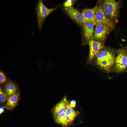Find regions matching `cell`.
Segmentation results:
<instances>
[{"instance_id":"8fae6325","label":"cell","mask_w":127,"mask_h":127,"mask_svg":"<svg viewBox=\"0 0 127 127\" xmlns=\"http://www.w3.org/2000/svg\"><path fill=\"white\" fill-rule=\"evenodd\" d=\"M20 95L19 92L8 97L5 106L8 110H12L17 105L19 102Z\"/></svg>"},{"instance_id":"2e32d148","label":"cell","mask_w":127,"mask_h":127,"mask_svg":"<svg viewBox=\"0 0 127 127\" xmlns=\"http://www.w3.org/2000/svg\"><path fill=\"white\" fill-rule=\"evenodd\" d=\"M7 96L1 87L0 88V103L1 104L6 102Z\"/></svg>"},{"instance_id":"e0dca14e","label":"cell","mask_w":127,"mask_h":127,"mask_svg":"<svg viewBox=\"0 0 127 127\" xmlns=\"http://www.w3.org/2000/svg\"><path fill=\"white\" fill-rule=\"evenodd\" d=\"M6 78L4 73L1 71H0V83L2 84L4 83L6 81Z\"/></svg>"},{"instance_id":"9c48e42d","label":"cell","mask_w":127,"mask_h":127,"mask_svg":"<svg viewBox=\"0 0 127 127\" xmlns=\"http://www.w3.org/2000/svg\"><path fill=\"white\" fill-rule=\"evenodd\" d=\"M90 49L89 59L92 60L103 47V44L99 41L91 40L88 42Z\"/></svg>"},{"instance_id":"5b68a950","label":"cell","mask_w":127,"mask_h":127,"mask_svg":"<svg viewBox=\"0 0 127 127\" xmlns=\"http://www.w3.org/2000/svg\"><path fill=\"white\" fill-rule=\"evenodd\" d=\"M105 25L96 23L93 36L91 40L100 42L104 41L109 33L111 29Z\"/></svg>"},{"instance_id":"d6986e66","label":"cell","mask_w":127,"mask_h":127,"mask_svg":"<svg viewBox=\"0 0 127 127\" xmlns=\"http://www.w3.org/2000/svg\"><path fill=\"white\" fill-rule=\"evenodd\" d=\"M4 108L3 107L1 106L0 108V114H1L4 111Z\"/></svg>"},{"instance_id":"7c38bea8","label":"cell","mask_w":127,"mask_h":127,"mask_svg":"<svg viewBox=\"0 0 127 127\" xmlns=\"http://www.w3.org/2000/svg\"><path fill=\"white\" fill-rule=\"evenodd\" d=\"M3 90L7 97L19 92L18 87L16 84L10 81H8L5 84Z\"/></svg>"},{"instance_id":"ac0fdd59","label":"cell","mask_w":127,"mask_h":127,"mask_svg":"<svg viewBox=\"0 0 127 127\" xmlns=\"http://www.w3.org/2000/svg\"><path fill=\"white\" fill-rule=\"evenodd\" d=\"M76 102L75 100H72L71 101L70 103V105L71 107L72 108L75 107L76 105Z\"/></svg>"},{"instance_id":"277c9868","label":"cell","mask_w":127,"mask_h":127,"mask_svg":"<svg viewBox=\"0 0 127 127\" xmlns=\"http://www.w3.org/2000/svg\"><path fill=\"white\" fill-rule=\"evenodd\" d=\"M126 48L119 49L115 58V63L116 71L118 72H123L127 69V55Z\"/></svg>"},{"instance_id":"ba28073f","label":"cell","mask_w":127,"mask_h":127,"mask_svg":"<svg viewBox=\"0 0 127 127\" xmlns=\"http://www.w3.org/2000/svg\"><path fill=\"white\" fill-rule=\"evenodd\" d=\"M96 23L95 20L86 21L82 26L84 35L86 40L88 42L91 39L94 32V26Z\"/></svg>"},{"instance_id":"3957f363","label":"cell","mask_w":127,"mask_h":127,"mask_svg":"<svg viewBox=\"0 0 127 127\" xmlns=\"http://www.w3.org/2000/svg\"><path fill=\"white\" fill-rule=\"evenodd\" d=\"M107 17L112 21L117 17L119 7V3L114 0L104 1L101 5Z\"/></svg>"},{"instance_id":"ffe728a7","label":"cell","mask_w":127,"mask_h":127,"mask_svg":"<svg viewBox=\"0 0 127 127\" xmlns=\"http://www.w3.org/2000/svg\"></svg>"},{"instance_id":"30bf717a","label":"cell","mask_w":127,"mask_h":127,"mask_svg":"<svg viewBox=\"0 0 127 127\" xmlns=\"http://www.w3.org/2000/svg\"><path fill=\"white\" fill-rule=\"evenodd\" d=\"M68 103L66 96H65L52 108V111L53 117L61 114L64 111Z\"/></svg>"},{"instance_id":"52a82bcc","label":"cell","mask_w":127,"mask_h":127,"mask_svg":"<svg viewBox=\"0 0 127 127\" xmlns=\"http://www.w3.org/2000/svg\"><path fill=\"white\" fill-rule=\"evenodd\" d=\"M65 9L71 18L78 24L83 26L86 20L82 13L71 6L66 8Z\"/></svg>"},{"instance_id":"5bb4252c","label":"cell","mask_w":127,"mask_h":127,"mask_svg":"<svg viewBox=\"0 0 127 127\" xmlns=\"http://www.w3.org/2000/svg\"><path fill=\"white\" fill-rule=\"evenodd\" d=\"M97 7L96 5L92 8H86L82 10L81 13L86 21L95 20V15Z\"/></svg>"},{"instance_id":"8992f818","label":"cell","mask_w":127,"mask_h":127,"mask_svg":"<svg viewBox=\"0 0 127 127\" xmlns=\"http://www.w3.org/2000/svg\"><path fill=\"white\" fill-rule=\"evenodd\" d=\"M96 23H99L106 25L111 28L114 27L113 21L109 19L106 16L101 5L97 7L94 17Z\"/></svg>"},{"instance_id":"4fadbf2b","label":"cell","mask_w":127,"mask_h":127,"mask_svg":"<svg viewBox=\"0 0 127 127\" xmlns=\"http://www.w3.org/2000/svg\"><path fill=\"white\" fill-rule=\"evenodd\" d=\"M65 112L68 123L69 126L72 124L75 119L79 114V112L75 111L71 107L69 103L67 105Z\"/></svg>"},{"instance_id":"9a60e30c","label":"cell","mask_w":127,"mask_h":127,"mask_svg":"<svg viewBox=\"0 0 127 127\" xmlns=\"http://www.w3.org/2000/svg\"><path fill=\"white\" fill-rule=\"evenodd\" d=\"M55 122L62 125L63 127H68V123L65 111L61 114L53 118Z\"/></svg>"},{"instance_id":"6da1fadb","label":"cell","mask_w":127,"mask_h":127,"mask_svg":"<svg viewBox=\"0 0 127 127\" xmlns=\"http://www.w3.org/2000/svg\"><path fill=\"white\" fill-rule=\"evenodd\" d=\"M96 56L97 65L102 69L110 71L115 64V58L114 53L108 50H101Z\"/></svg>"},{"instance_id":"7a4b0ae2","label":"cell","mask_w":127,"mask_h":127,"mask_svg":"<svg viewBox=\"0 0 127 127\" xmlns=\"http://www.w3.org/2000/svg\"><path fill=\"white\" fill-rule=\"evenodd\" d=\"M49 9L47 8L42 0H38L35 8L37 17L38 27L40 31L41 32L44 22L46 17L57 8Z\"/></svg>"}]
</instances>
